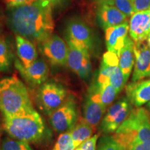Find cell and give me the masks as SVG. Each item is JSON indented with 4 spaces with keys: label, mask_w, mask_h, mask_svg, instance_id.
<instances>
[{
    "label": "cell",
    "mask_w": 150,
    "mask_h": 150,
    "mask_svg": "<svg viewBox=\"0 0 150 150\" xmlns=\"http://www.w3.org/2000/svg\"><path fill=\"white\" fill-rule=\"evenodd\" d=\"M129 24L125 22L105 30V40L108 51L117 54L119 57L128 36Z\"/></svg>",
    "instance_id": "9a60e30c"
},
{
    "label": "cell",
    "mask_w": 150,
    "mask_h": 150,
    "mask_svg": "<svg viewBox=\"0 0 150 150\" xmlns=\"http://www.w3.org/2000/svg\"><path fill=\"white\" fill-rule=\"evenodd\" d=\"M109 83L115 88L117 93H119L124 88L125 84L127 83L124 76L123 72L120 66L115 69L109 79Z\"/></svg>",
    "instance_id": "4316f807"
},
{
    "label": "cell",
    "mask_w": 150,
    "mask_h": 150,
    "mask_svg": "<svg viewBox=\"0 0 150 150\" xmlns=\"http://www.w3.org/2000/svg\"><path fill=\"white\" fill-rule=\"evenodd\" d=\"M6 23L14 33L38 45L53 34L52 7L46 1L35 0L29 4L7 8Z\"/></svg>",
    "instance_id": "6da1fadb"
},
{
    "label": "cell",
    "mask_w": 150,
    "mask_h": 150,
    "mask_svg": "<svg viewBox=\"0 0 150 150\" xmlns=\"http://www.w3.org/2000/svg\"><path fill=\"white\" fill-rule=\"evenodd\" d=\"M134 41L127 36L125 45L119 56V66L122 71L125 81L127 82L135 63Z\"/></svg>",
    "instance_id": "ffe728a7"
},
{
    "label": "cell",
    "mask_w": 150,
    "mask_h": 150,
    "mask_svg": "<svg viewBox=\"0 0 150 150\" xmlns=\"http://www.w3.org/2000/svg\"><path fill=\"white\" fill-rule=\"evenodd\" d=\"M96 150H125L112 136L104 134L98 138Z\"/></svg>",
    "instance_id": "cb8c5ba5"
},
{
    "label": "cell",
    "mask_w": 150,
    "mask_h": 150,
    "mask_svg": "<svg viewBox=\"0 0 150 150\" xmlns=\"http://www.w3.org/2000/svg\"><path fill=\"white\" fill-rule=\"evenodd\" d=\"M16 42L18 59L24 66H28L38 59V52L34 43L19 35H16Z\"/></svg>",
    "instance_id": "d6986e66"
},
{
    "label": "cell",
    "mask_w": 150,
    "mask_h": 150,
    "mask_svg": "<svg viewBox=\"0 0 150 150\" xmlns=\"http://www.w3.org/2000/svg\"><path fill=\"white\" fill-rule=\"evenodd\" d=\"M115 6L128 18L134 14L131 0H115Z\"/></svg>",
    "instance_id": "83f0119b"
},
{
    "label": "cell",
    "mask_w": 150,
    "mask_h": 150,
    "mask_svg": "<svg viewBox=\"0 0 150 150\" xmlns=\"http://www.w3.org/2000/svg\"><path fill=\"white\" fill-rule=\"evenodd\" d=\"M26 86L16 76L0 79V111L13 117L35 111Z\"/></svg>",
    "instance_id": "3957f363"
},
{
    "label": "cell",
    "mask_w": 150,
    "mask_h": 150,
    "mask_svg": "<svg viewBox=\"0 0 150 150\" xmlns=\"http://www.w3.org/2000/svg\"><path fill=\"white\" fill-rule=\"evenodd\" d=\"M94 2L99 5H115V0H93Z\"/></svg>",
    "instance_id": "d6a6232c"
},
{
    "label": "cell",
    "mask_w": 150,
    "mask_h": 150,
    "mask_svg": "<svg viewBox=\"0 0 150 150\" xmlns=\"http://www.w3.org/2000/svg\"><path fill=\"white\" fill-rule=\"evenodd\" d=\"M127 98L136 108L150 102V79L131 82L126 87Z\"/></svg>",
    "instance_id": "2e32d148"
},
{
    "label": "cell",
    "mask_w": 150,
    "mask_h": 150,
    "mask_svg": "<svg viewBox=\"0 0 150 150\" xmlns=\"http://www.w3.org/2000/svg\"><path fill=\"white\" fill-rule=\"evenodd\" d=\"M135 63L131 82L150 77V47L143 42L135 43Z\"/></svg>",
    "instance_id": "4fadbf2b"
},
{
    "label": "cell",
    "mask_w": 150,
    "mask_h": 150,
    "mask_svg": "<svg viewBox=\"0 0 150 150\" xmlns=\"http://www.w3.org/2000/svg\"><path fill=\"white\" fill-rule=\"evenodd\" d=\"M127 17L115 6L99 5L96 11V20L99 27L103 30L115 27L127 22Z\"/></svg>",
    "instance_id": "5bb4252c"
},
{
    "label": "cell",
    "mask_w": 150,
    "mask_h": 150,
    "mask_svg": "<svg viewBox=\"0 0 150 150\" xmlns=\"http://www.w3.org/2000/svg\"><path fill=\"white\" fill-rule=\"evenodd\" d=\"M4 127L11 138L28 143L42 140L46 130L44 120L36 110L22 115L4 117Z\"/></svg>",
    "instance_id": "277c9868"
},
{
    "label": "cell",
    "mask_w": 150,
    "mask_h": 150,
    "mask_svg": "<svg viewBox=\"0 0 150 150\" xmlns=\"http://www.w3.org/2000/svg\"><path fill=\"white\" fill-rule=\"evenodd\" d=\"M0 150H33L28 142L6 137L1 144Z\"/></svg>",
    "instance_id": "d4e9b609"
},
{
    "label": "cell",
    "mask_w": 150,
    "mask_h": 150,
    "mask_svg": "<svg viewBox=\"0 0 150 150\" xmlns=\"http://www.w3.org/2000/svg\"><path fill=\"white\" fill-rule=\"evenodd\" d=\"M106 110L98 100L88 94L86 95L83 104V120L93 128L98 126Z\"/></svg>",
    "instance_id": "e0dca14e"
},
{
    "label": "cell",
    "mask_w": 150,
    "mask_h": 150,
    "mask_svg": "<svg viewBox=\"0 0 150 150\" xmlns=\"http://www.w3.org/2000/svg\"><path fill=\"white\" fill-rule=\"evenodd\" d=\"M129 33L135 43L147 40L150 33V9L134 13L129 21Z\"/></svg>",
    "instance_id": "7c38bea8"
},
{
    "label": "cell",
    "mask_w": 150,
    "mask_h": 150,
    "mask_svg": "<svg viewBox=\"0 0 150 150\" xmlns=\"http://www.w3.org/2000/svg\"><path fill=\"white\" fill-rule=\"evenodd\" d=\"M38 47L41 55L52 66L67 65L68 45L59 35L52 34L45 40L38 45Z\"/></svg>",
    "instance_id": "9c48e42d"
},
{
    "label": "cell",
    "mask_w": 150,
    "mask_h": 150,
    "mask_svg": "<svg viewBox=\"0 0 150 150\" xmlns=\"http://www.w3.org/2000/svg\"><path fill=\"white\" fill-rule=\"evenodd\" d=\"M35 1V0H4L7 8H12V7L29 4Z\"/></svg>",
    "instance_id": "4dcf8cb0"
},
{
    "label": "cell",
    "mask_w": 150,
    "mask_h": 150,
    "mask_svg": "<svg viewBox=\"0 0 150 150\" xmlns=\"http://www.w3.org/2000/svg\"><path fill=\"white\" fill-rule=\"evenodd\" d=\"M112 136L125 150H150L149 110L142 107L133 108Z\"/></svg>",
    "instance_id": "7a4b0ae2"
},
{
    "label": "cell",
    "mask_w": 150,
    "mask_h": 150,
    "mask_svg": "<svg viewBox=\"0 0 150 150\" xmlns=\"http://www.w3.org/2000/svg\"><path fill=\"white\" fill-rule=\"evenodd\" d=\"M42 1L47 2L49 4L51 5L52 8L65 7L70 2V0H42Z\"/></svg>",
    "instance_id": "1f68e13d"
},
{
    "label": "cell",
    "mask_w": 150,
    "mask_h": 150,
    "mask_svg": "<svg viewBox=\"0 0 150 150\" xmlns=\"http://www.w3.org/2000/svg\"><path fill=\"white\" fill-rule=\"evenodd\" d=\"M134 13L150 9V0H131Z\"/></svg>",
    "instance_id": "f546056e"
},
{
    "label": "cell",
    "mask_w": 150,
    "mask_h": 150,
    "mask_svg": "<svg viewBox=\"0 0 150 150\" xmlns=\"http://www.w3.org/2000/svg\"><path fill=\"white\" fill-rule=\"evenodd\" d=\"M79 118L78 106L72 95L60 107L49 115L50 123L56 133L68 132L75 126Z\"/></svg>",
    "instance_id": "52a82bcc"
},
{
    "label": "cell",
    "mask_w": 150,
    "mask_h": 150,
    "mask_svg": "<svg viewBox=\"0 0 150 150\" xmlns=\"http://www.w3.org/2000/svg\"><path fill=\"white\" fill-rule=\"evenodd\" d=\"M67 97V92L62 84L54 81L45 82L36 93V102L41 110L50 115L60 107Z\"/></svg>",
    "instance_id": "8992f818"
},
{
    "label": "cell",
    "mask_w": 150,
    "mask_h": 150,
    "mask_svg": "<svg viewBox=\"0 0 150 150\" xmlns=\"http://www.w3.org/2000/svg\"><path fill=\"white\" fill-rule=\"evenodd\" d=\"M132 109L133 105L127 97L117 101L106 112L99 125V131L104 134L115 133L128 117Z\"/></svg>",
    "instance_id": "ba28073f"
},
{
    "label": "cell",
    "mask_w": 150,
    "mask_h": 150,
    "mask_svg": "<svg viewBox=\"0 0 150 150\" xmlns=\"http://www.w3.org/2000/svg\"><path fill=\"white\" fill-rule=\"evenodd\" d=\"M52 150H74L72 137L69 131L59 135Z\"/></svg>",
    "instance_id": "484cf974"
},
{
    "label": "cell",
    "mask_w": 150,
    "mask_h": 150,
    "mask_svg": "<svg viewBox=\"0 0 150 150\" xmlns=\"http://www.w3.org/2000/svg\"><path fill=\"white\" fill-rule=\"evenodd\" d=\"M147 45L150 47V33H149V35H148V37H147Z\"/></svg>",
    "instance_id": "836d02e7"
},
{
    "label": "cell",
    "mask_w": 150,
    "mask_h": 150,
    "mask_svg": "<svg viewBox=\"0 0 150 150\" xmlns=\"http://www.w3.org/2000/svg\"><path fill=\"white\" fill-rule=\"evenodd\" d=\"M98 137V135H94L74 150H96Z\"/></svg>",
    "instance_id": "f1b7e54d"
},
{
    "label": "cell",
    "mask_w": 150,
    "mask_h": 150,
    "mask_svg": "<svg viewBox=\"0 0 150 150\" xmlns=\"http://www.w3.org/2000/svg\"><path fill=\"white\" fill-rule=\"evenodd\" d=\"M13 61V54L9 43L5 39L0 38V72H9Z\"/></svg>",
    "instance_id": "603a6c76"
},
{
    "label": "cell",
    "mask_w": 150,
    "mask_h": 150,
    "mask_svg": "<svg viewBox=\"0 0 150 150\" xmlns=\"http://www.w3.org/2000/svg\"><path fill=\"white\" fill-rule=\"evenodd\" d=\"M14 65L30 87H39L47 80L50 69L47 63L42 58H38L28 66H24L20 60L16 59Z\"/></svg>",
    "instance_id": "30bf717a"
},
{
    "label": "cell",
    "mask_w": 150,
    "mask_h": 150,
    "mask_svg": "<svg viewBox=\"0 0 150 150\" xmlns=\"http://www.w3.org/2000/svg\"><path fill=\"white\" fill-rule=\"evenodd\" d=\"M146 108H147V109L149 110V113H150V102L147 103V105H146Z\"/></svg>",
    "instance_id": "e575fe53"
},
{
    "label": "cell",
    "mask_w": 150,
    "mask_h": 150,
    "mask_svg": "<svg viewBox=\"0 0 150 150\" xmlns=\"http://www.w3.org/2000/svg\"><path fill=\"white\" fill-rule=\"evenodd\" d=\"M67 44L68 45L67 65L81 79L89 81L93 74L91 54L74 45Z\"/></svg>",
    "instance_id": "8fae6325"
},
{
    "label": "cell",
    "mask_w": 150,
    "mask_h": 150,
    "mask_svg": "<svg viewBox=\"0 0 150 150\" xmlns=\"http://www.w3.org/2000/svg\"><path fill=\"white\" fill-rule=\"evenodd\" d=\"M118 66L119 57L117 54L108 51L106 52L103 55L100 67L94 81L99 86L108 83L110 76Z\"/></svg>",
    "instance_id": "ac0fdd59"
},
{
    "label": "cell",
    "mask_w": 150,
    "mask_h": 150,
    "mask_svg": "<svg viewBox=\"0 0 150 150\" xmlns=\"http://www.w3.org/2000/svg\"><path fill=\"white\" fill-rule=\"evenodd\" d=\"M63 34L67 43L86 50L91 55L95 53L97 45V38L93 29L81 18L74 16L67 19Z\"/></svg>",
    "instance_id": "5b68a950"
},
{
    "label": "cell",
    "mask_w": 150,
    "mask_h": 150,
    "mask_svg": "<svg viewBox=\"0 0 150 150\" xmlns=\"http://www.w3.org/2000/svg\"><path fill=\"white\" fill-rule=\"evenodd\" d=\"M93 131L94 128L84 120L76 124L75 126L69 131L72 137L74 149L91 138L93 136Z\"/></svg>",
    "instance_id": "7402d4cb"
},
{
    "label": "cell",
    "mask_w": 150,
    "mask_h": 150,
    "mask_svg": "<svg viewBox=\"0 0 150 150\" xmlns=\"http://www.w3.org/2000/svg\"><path fill=\"white\" fill-rule=\"evenodd\" d=\"M88 93L98 99L106 110L113 102L118 94L115 88L109 82L102 86H99L95 81L90 86Z\"/></svg>",
    "instance_id": "44dd1931"
}]
</instances>
